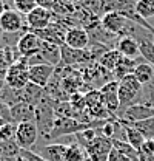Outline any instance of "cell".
<instances>
[{
  "label": "cell",
  "instance_id": "cell-1",
  "mask_svg": "<svg viewBox=\"0 0 154 161\" xmlns=\"http://www.w3.org/2000/svg\"><path fill=\"white\" fill-rule=\"evenodd\" d=\"M143 85L137 80L134 75H126L125 78L119 80V98H120V110L117 113V118L123 113V110L130 105L136 104L142 95Z\"/></svg>",
  "mask_w": 154,
  "mask_h": 161
},
{
  "label": "cell",
  "instance_id": "cell-2",
  "mask_svg": "<svg viewBox=\"0 0 154 161\" xmlns=\"http://www.w3.org/2000/svg\"><path fill=\"white\" fill-rule=\"evenodd\" d=\"M29 62L28 58H20L17 62H14L13 65H9L6 76H5V82L8 87L16 88V90H22L29 84Z\"/></svg>",
  "mask_w": 154,
  "mask_h": 161
},
{
  "label": "cell",
  "instance_id": "cell-3",
  "mask_svg": "<svg viewBox=\"0 0 154 161\" xmlns=\"http://www.w3.org/2000/svg\"><path fill=\"white\" fill-rule=\"evenodd\" d=\"M88 157L94 161H108V155L113 150V141L108 136L97 135L94 140L83 144Z\"/></svg>",
  "mask_w": 154,
  "mask_h": 161
},
{
  "label": "cell",
  "instance_id": "cell-4",
  "mask_svg": "<svg viewBox=\"0 0 154 161\" xmlns=\"http://www.w3.org/2000/svg\"><path fill=\"white\" fill-rule=\"evenodd\" d=\"M25 23H26L25 16L20 14L19 11H16L14 8H8L0 16V30L3 33H25V31H29Z\"/></svg>",
  "mask_w": 154,
  "mask_h": 161
},
{
  "label": "cell",
  "instance_id": "cell-5",
  "mask_svg": "<svg viewBox=\"0 0 154 161\" xmlns=\"http://www.w3.org/2000/svg\"><path fill=\"white\" fill-rule=\"evenodd\" d=\"M38 138V127L36 121H28V122H20L16 129V136L14 141L17 142L20 149H31Z\"/></svg>",
  "mask_w": 154,
  "mask_h": 161
},
{
  "label": "cell",
  "instance_id": "cell-6",
  "mask_svg": "<svg viewBox=\"0 0 154 161\" xmlns=\"http://www.w3.org/2000/svg\"><path fill=\"white\" fill-rule=\"evenodd\" d=\"M131 20L119 11H108V13L102 14V17H100V25L106 31L113 33L116 36H123Z\"/></svg>",
  "mask_w": 154,
  "mask_h": 161
},
{
  "label": "cell",
  "instance_id": "cell-7",
  "mask_svg": "<svg viewBox=\"0 0 154 161\" xmlns=\"http://www.w3.org/2000/svg\"><path fill=\"white\" fill-rule=\"evenodd\" d=\"M54 17H56V14L53 11L40 8V6H37L36 9H33L28 16H25L26 26H28L29 31H42V30L48 28L53 23Z\"/></svg>",
  "mask_w": 154,
  "mask_h": 161
},
{
  "label": "cell",
  "instance_id": "cell-8",
  "mask_svg": "<svg viewBox=\"0 0 154 161\" xmlns=\"http://www.w3.org/2000/svg\"><path fill=\"white\" fill-rule=\"evenodd\" d=\"M102 96H103V104L108 108V112L111 115H114L117 118V113L120 110V98H119V80L113 79L106 82L103 87L99 88Z\"/></svg>",
  "mask_w": 154,
  "mask_h": 161
},
{
  "label": "cell",
  "instance_id": "cell-9",
  "mask_svg": "<svg viewBox=\"0 0 154 161\" xmlns=\"http://www.w3.org/2000/svg\"><path fill=\"white\" fill-rule=\"evenodd\" d=\"M28 73H29V82L46 88V85L51 82L54 73H56V67L49 65V64H36V65L29 67Z\"/></svg>",
  "mask_w": 154,
  "mask_h": 161
},
{
  "label": "cell",
  "instance_id": "cell-10",
  "mask_svg": "<svg viewBox=\"0 0 154 161\" xmlns=\"http://www.w3.org/2000/svg\"><path fill=\"white\" fill-rule=\"evenodd\" d=\"M42 43H43V40L34 31H26L22 34V37L17 42V50L22 58H31L40 51Z\"/></svg>",
  "mask_w": 154,
  "mask_h": 161
},
{
  "label": "cell",
  "instance_id": "cell-11",
  "mask_svg": "<svg viewBox=\"0 0 154 161\" xmlns=\"http://www.w3.org/2000/svg\"><path fill=\"white\" fill-rule=\"evenodd\" d=\"M62 50V62L63 65L66 67H74V65H85V64H91L94 62L90 51L85 48V50H74V48H69L66 45H62L60 47Z\"/></svg>",
  "mask_w": 154,
  "mask_h": 161
},
{
  "label": "cell",
  "instance_id": "cell-12",
  "mask_svg": "<svg viewBox=\"0 0 154 161\" xmlns=\"http://www.w3.org/2000/svg\"><path fill=\"white\" fill-rule=\"evenodd\" d=\"M119 118L128 121V122H137V121L154 118V107L148 105V104H143V102H136L133 105L126 107Z\"/></svg>",
  "mask_w": 154,
  "mask_h": 161
},
{
  "label": "cell",
  "instance_id": "cell-13",
  "mask_svg": "<svg viewBox=\"0 0 154 161\" xmlns=\"http://www.w3.org/2000/svg\"><path fill=\"white\" fill-rule=\"evenodd\" d=\"M90 42H91L90 33L83 26H73L66 31L63 45L74 48V50H85L90 45Z\"/></svg>",
  "mask_w": 154,
  "mask_h": 161
},
{
  "label": "cell",
  "instance_id": "cell-14",
  "mask_svg": "<svg viewBox=\"0 0 154 161\" xmlns=\"http://www.w3.org/2000/svg\"><path fill=\"white\" fill-rule=\"evenodd\" d=\"M9 113H11V121L14 124L36 121V107L29 102H25V101L17 102L13 107H9Z\"/></svg>",
  "mask_w": 154,
  "mask_h": 161
},
{
  "label": "cell",
  "instance_id": "cell-15",
  "mask_svg": "<svg viewBox=\"0 0 154 161\" xmlns=\"http://www.w3.org/2000/svg\"><path fill=\"white\" fill-rule=\"evenodd\" d=\"M66 150H68V144L49 142L42 146L37 150V153L48 161H66Z\"/></svg>",
  "mask_w": 154,
  "mask_h": 161
},
{
  "label": "cell",
  "instance_id": "cell-16",
  "mask_svg": "<svg viewBox=\"0 0 154 161\" xmlns=\"http://www.w3.org/2000/svg\"><path fill=\"white\" fill-rule=\"evenodd\" d=\"M38 54H40V58L43 60V64H49V65L57 67L59 64L62 62V50H60V45L51 43V42H45V40H43Z\"/></svg>",
  "mask_w": 154,
  "mask_h": 161
},
{
  "label": "cell",
  "instance_id": "cell-17",
  "mask_svg": "<svg viewBox=\"0 0 154 161\" xmlns=\"http://www.w3.org/2000/svg\"><path fill=\"white\" fill-rule=\"evenodd\" d=\"M122 56L130 58V59H137V56H140V50H139V40L131 36H120L117 47H116Z\"/></svg>",
  "mask_w": 154,
  "mask_h": 161
},
{
  "label": "cell",
  "instance_id": "cell-18",
  "mask_svg": "<svg viewBox=\"0 0 154 161\" xmlns=\"http://www.w3.org/2000/svg\"><path fill=\"white\" fill-rule=\"evenodd\" d=\"M133 75H134L136 78H137V80L145 87V85L151 84L154 80V65H151V64L146 62V60H142V62H139V64L136 65Z\"/></svg>",
  "mask_w": 154,
  "mask_h": 161
},
{
  "label": "cell",
  "instance_id": "cell-19",
  "mask_svg": "<svg viewBox=\"0 0 154 161\" xmlns=\"http://www.w3.org/2000/svg\"><path fill=\"white\" fill-rule=\"evenodd\" d=\"M139 50H140V56L142 59L150 62L154 65V42H153V33L139 37Z\"/></svg>",
  "mask_w": 154,
  "mask_h": 161
},
{
  "label": "cell",
  "instance_id": "cell-20",
  "mask_svg": "<svg viewBox=\"0 0 154 161\" xmlns=\"http://www.w3.org/2000/svg\"><path fill=\"white\" fill-rule=\"evenodd\" d=\"M122 54H120V51L117 50V48H111V50H108V51H105L102 56H100V59L97 60L103 68H106L108 71H114L116 67L119 65V62L122 60Z\"/></svg>",
  "mask_w": 154,
  "mask_h": 161
},
{
  "label": "cell",
  "instance_id": "cell-21",
  "mask_svg": "<svg viewBox=\"0 0 154 161\" xmlns=\"http://www.w3.org/2000/svg\"><path fill=\"white\" fill-rule=\"evenodd\" d=\"M117 119L120 121L123 125H125V132H126V141L134 147V149H140L142 147V144L145 142V136L136 129L134 125H131V122H128V121L125 119H120V118H117Z\"/></svg>",
  "mask_w": 154,
  "mask_h": 161
},
{
  "label": "cell",
  "instance_id": "cell-22",
  "mask_svg": "<svg viewBox=\"0 0 154 161\" xmlns=\"http://www.w3.org/2000/svg\"><path fill=\"white\" fill-rule=\"evenodd\" d=\"M139 62L136 59H130V58H122V60L119 62V65L116 67V70L113 71V75H114V78L117 80H120L122 78H125L126 75H131L133 71H134L136 65H137Z\"/></svg>",
  "mask_w": 154,
  "mask_h": 161
},
{
  "label": "cell",
  "instance_id": "cell-23",
  "mask_svg": "<svg viewBox=\"0 0 154 161\" xmlns=\"http://www.w3.org/2000/svg\"><path fill=\"white\" fill-rule=\"evenodd\" d=\"M86 158H88V153H86V150L82 144H79L77 141L68 144L66 161H85Z\"/></svg>",
  "mask_w": 154,
  "mask_h": 161
},
{
  "label": "cell",
  "instance_id": "cell-24",
  "mask_svg": "<svg viewBox=\"0 0 154 161\" xmlns=\"http://www.w3.org/2000/svg\"><path fill=\"white\" fill-rule=\"evenodd\" d=\"M111 141H113V147L114 149H117L119 152H122L123 155H126L133 161H139V150L134 149L128 141H122V140H111Z\"/></svg>",
  "mask_w": 154,
  "mask_h": 161
},
{
  "label": "cell",
  "instance_id": "cell-25",
  "mask_svg": "<svg viewBox=\"0 0 154 161\" xmlns=\"http://www.w3.org/2000/svg\"><path fill=\"white\" fill-rule=\"evenodd\" d=\"M136 13L145 20L154 17V0H137L136 2Z\"/></svg>",
  "mask_w": 154,
  "mask_h": 161
},
{
  "label": "cell",
  "instance_id": "cell-26",
  "mask_svg": "<svg viewBox=\"0 0 154 161\" xmlns=\"http://www.w3.org/2000/svg\"><path fill=\"white\" fill-rule=\"evenodd\" d=\"M131 125H134L136 129L145 136V140H154V118L131 122Z\"/></svg>",
  "mask_w": 154,
  "mask_h": 161
},
{
  "label": "cell",
  "instance_id": "cell-27",
  "mask_svg": "<svg viewBox=\"0 0 154 161\" xmlns=\"http://www.w3.org/2000/svg\"><path fill=\"white\" fill-rule=\"evenodd\" d=\"M13 6L20 14L28 16L33 9L37 8V2L36 0H13Z\"/></svg>",
  "mask_w": 154,
  "mask_h": 161
},
{
  "label": "cell",
  "instance_id": "cell-28",
  "mask_svg": "<svg viewBox=\"0 0 154 161\" xmlns=\"http://www.w3.org/2000/svg\"><path fill=\"white\" fill-rule=\"evenodd\" d=\"M16 129H17V124H14V122H8V124L2 125V127H0V141L14 140V136H16Z\"/></svg>",
  "mask_w": 154,
  "mask_h": 161
},
{
  "label": "cell",
  "instance_id": "cell-29",
  "mask_svg": "<svg viewBox=\"0 0 154 161\" xmlns=\"http://www.w3.org/2000/svg\"><path fill=\"white\" fill-rule=\"evenodd\" d=\"M20 153L26 158V161H48L45 160L42 155H38L37 152L31 150V149H20Z\"/></svg>",
  "mask_w": 154,
  "mask_h": 161
},
{
  "label": "cell",
  "instance_id": "cell-30",
  "mask_svg": "<svg viewBox=\"0 0 154 161\" xmlns=\"http://www.w3.org/2000/svg\"><path fill=\"white\" fill-rule=\"evenodd\" d=\"M8 68H9V64H8V59H6V54H5L3 48H0V76L2 78L6 76Z\"/></svg>",
  "mask_w": 154,
  "mask_h": 161
},
{
  "label": "cell",
  "instance_id": "cell-31",
  "mask_svg": "<svg viewBox=\"0 0 154 161\" xmlns=\"http://www.w3.org/2000/svg\"><path fill=\"white\" fill-rule=\"evenodd\" d=\"M108 161H133V160L128 158L126 155H123L122 152H119L117 149L113 147V150H111L110 155H108Z\"/></svg>",
  "mask_w": 154,
  "mask_h": 161
},
{
  "label": "cell",
  "instance_id": "cell-32",
  "mask_svg": "<svg viewBox=\"0 0 154 161\" xmlns=\"http://www.w3.org/2000/svg\"><path fill=\"white\" fill-rule=\"evenodd\" d=\"M139 153L154 155V140H145V142L142 144V147L139 149Z\"/></svg>",
  "mask_w": 154,
  "mask_h": 161
},
{
  "label": "cell",
  "instance_id": "cell-33",
  "mask_svg": "<svg viewBox=\"0 0 154 161\" xmlns=\"http://www.w3.org/2000/svg\"><path fill=\"white\" fill-rule=\"evenodd\" d=\"M36 2H37V6H40V8H45V9L53 11V8H54V5H56L57 0H36Z\"/></svg>",
  "mask_w": 154,
  "mask_h": 161
},
{
  "label": "cell",
  "instance_id": "cell-34",
  "mask_svg": "<svg viewBox=\"0 0 154 161\" xmlns=\"http://www.w3.org/2000/svg\"><path fill=\"white\" fill-rule=\"evenodd\" d=\"M6 9H8V8H6V3H5L3 0H0V16H2Z\"/></svg>",
  "mask_w": 154,
  "mask_h": 161
},
{
  "label": "cell",
  "instance_id": "cell-35",
  "mask_svg": "<svg viewBox=\"0 0 154 161\" xmlns=\"http://www.w3.org/2000/svg\"><path fill=\"white\" fill-rule=\"evenodd\" d=\"M8 122H9V121L6 119V118H3V116L0 115V127H2V125H5V124H8Z\"/></svg>",
  "mask_w": 154,
  "mask_h": 161
},
{
  "label": "cell",
  "instance_id": "cell-36",
  "mask_svg": "<svg viewBox=\"0 0 154 161\" xmlns=\"http://www.w3.org/2000/svg\"><path fill=\"white\" fill-rule=\"evenodd\" d=\"M69 3H73V5H76V3H79V2H82V0H68Z\"/></svg>",
  "mask_w": 154,
  "mask_h": 161
},
{
  "label": "cell",
  "instance_id": "cell-37",
  "mask_svg": "<svg viewBox=\"0 0 154 161\" xmlns=\"http://www.w3.org/2000/svg\"><path fill=\"white\" fill-rule=\"evenodd\" d=\"M85 161H94V160H91V158H90V157H88V158H86V160Z\"/></svg>",
  "mask_w": 154,
  "mask_h": 161
},
{
  "label": "cell",
  "instance_id": "cell-38",
  "mask_svg": "<svg viewBox=\"0 0 154 161\" xmlns=\"http://www.w3.org/2000/svg\"><path fill=\"white\" fill-rule=\"evenodd\" d=\"M153 42H154V33H153Z\"/></svg>",
  "mask_w": 154,
  "mask_h": 161
}]
</instances>
